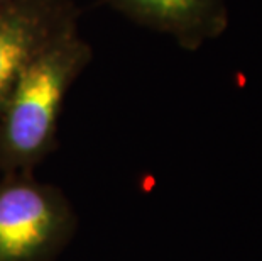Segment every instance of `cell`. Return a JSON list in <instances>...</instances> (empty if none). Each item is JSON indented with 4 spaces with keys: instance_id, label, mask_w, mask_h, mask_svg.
I'll use <instances>...</instances> for the list:
<instances>
[{
    "instance_id": "1",
    "label": "cell",
    "mask_w": 262,
    "mask_h": 261,
    "mask_svg": "<svg viewBox=\"0 0 262 261\" xmlns=\"http://www.w3.org/2000/svg\"><path fill=\"white\" fill-rule=\"evenodd\" d=\"M93 58L73 19L37 49L0 109V170L32 171L54 151L66 93Z\"/></svg>"
},
{
    "instance_id": "2",
    "label": "cell",
    "mask_w": 262,
    "mask_h": 261,
    "mask_svg": "<svg viewBox=\"0 0 262 261\" xmlns=\"http://www.w3.org/2000/svg\"><path fill=\"white\" fill-rule=\"evenodd\" d=\"M76 231V215L59 188L32 171L0 180V261H54Z\"/></svg>"
},
{
    "instance_id": "3",
    "label": "cell",
    "mask_w": 262,
    "mask_h": 261,
    "mask_svg": "<svg viewBox=\"0 0 262 261\" xmlns=\"http://www.w3.org/2000/svg\"><path fill=\"white\" fill-rule=\"evenodd\" d=\"M73 19L71 0H10L0 7V109L37 49Z\"/></svg>"
},
{
    "instance_id": "4",
    "label": "cell",
    "mask_w": 262,
    "mask_h": 261,
    "mask_svg": "<svg viewBox=\"0 0 262 261\" xmlns=\"http://www.w3.org/2000/svg\"><path fill=\"white\" fill-rule=\"evenodd\" d=\"M117 12L194 51L227 29L225 0H105Z\"/></svg>"
},
{
    "instance_id": "5",
    "label": "cell",
    "mask_w": 262,
    "mask_h": 261,
    "mask_svg": "<svg viewBox=\"0 0 262 261\" xmlns=\"http://www.w3.org/2000/svg\"><path fill=\"white\" fill-rule=\"evenodd\" d=\"M9 2H10V0H0V7H4V5L9 4Z\"/></svg>"
}]
</instances>
